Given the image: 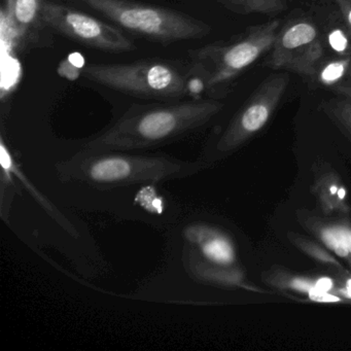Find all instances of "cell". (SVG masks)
I'll return each mask as SVG.
<instances>
[{
    "instance_id": "obj_1",
    "label": "cell",
    "mask_w": 351,
    "mask_h": 351,
    "mask_svg": "<svg viewBox=\"0 0 351 351\" xmlns=\"http://www.w3.org/2000/svg\"><path fill=\"white\" fill-rule=\"evenodd\" d=\"M223 106L215 99H196L132 108L110 128L88 141L83 151H132L167 145L206 125Z\"/></svg>"
},
{
    "instance_id": "obj_2",
    "label": "cell",
    "mask_w": 351,
    "mask_h": 351,
    "mask_svg": "<svg viewBox=\"0 0 351 351\" xmlns=\"http://www.w3.org/2000/svg\"><path fill=\"white\" fill-rule=\"evenodd\" d=\"M202 162L171 157L126 155L114 152H80L58 165L63 180L81 182L97 189L155 184L186 178L205 167Z\"/></svg>"
},
{
    "instance_id": "obj_3",
    "label": "cell",
    "mask_w": 351,
    "mask_h": 351,
    "mask_svg": "<svg viewBox=\"0 0 351 351\" xmlns=\"http://www.w3.org/2000/svg\"><path fill=\"white\" fill-rule=\"evenodd\" d=\"M280 26V20L272 19L250 26L229 42L215 43L193 52L194 65L206 73L208 91L223 93L248 67L268 55Z\"/></svg>"
},
{
    "instance_id": "obj_4",
    "label": "cell",
    "mask_w": 351,
    "mask_h": 351,
    "mask_svg": "<svg viewBox=\"0 0 351 351\" xmlns=\"http://www.w3.org/2000/svg\"><path fill=\"white\" fill-rule=\"evenodd\" d=\"M120 27L162 44L198 40L208 36L210 26L201 20L166 8L128 0H79Z\"/></svg>"
},
{
    "instance_id": "obj_5",
    "label": "cell",
    "mask_w": 351,
    "mask_h": 351,
    "mask_svg": "<svg viewBox=\"0 0 351 351\" xmlns=\"http://www.w3.org/2000/svg\"><path fill=\"white\" fill-rule=\"evenodd\" d=\"M84 77L114 91L152 99H178L188 92L189 75L169 61L147 59L132 63H91Z\"/></svg>"
},
{
    "instance_id": "obj_6",
    "label": "cell",
    "mask_w": 351,
    "mask_h": 351,
    "mask_svg": "<svg viewBox=\"0 0 351 351\" xmlns=\"http://www.w3.org/2000/svg\"><path fill=\"white\" fill-rule=\"evenodd\" d=\"M289 84V75L285 73H274L262 82L221 133L213 153L204 156L200 161L205 165L217 161L260 132L280 104Z\"/></svg>"
},
{
    "instance_id": "obj_7",
    "label": "cell",
    "mask_w": 351,
    "mask_h": 351,
    "mask_svg": "<svg viewBox=\"0 0 351 351\" xmlns=\"http://www.w3.org/2000/svg\"><path fill=\"white\" fill-rule=\"evenodd\" d=\"M326 52L318 24L311 18L299 16L280 26L265 65L309 80Z\"/></svg>"
},
{
    "instance_id": "obj_8",
    "label": "cell",
    "mask_w": 351,
    "mask_h": 351,
    "mask_svg": "<svg viewBox=\"0 0 351 351\" xmlns=\"http://www.w3.org/2000/svg\"><path fill=\"white\" fill-rule=\"evenodd\" d=\"M40 19L55 32L94 50L122 54L136 49L118 27L67 5L46 1Z\"/></svg>"
},
{
    "instance_id": "obj_9",
    "label": "cell",
    "mask_w": 351,
    "mask_h": 351,
    "mask_svg": "<svg viewBox=\"0 0 351 351\" xmlns=\"http://www.w3.org/2000/svg\"><path fill=\"white\" fill-rule=\"evenodd\" d=\"M191 243L198 247L205 262L231 268L237 262V252L231 238L221 230L208 226H193L186 232Z\"/></svg>"
},
{
    "instance_id": "obj_10",
    "label": "cell",
    "mask_w": 351,
    "mask_h": 351,
    "mask_svg": "<svg viewBox=\"0 0 351 351\" xmlns=\"http://www.w3.org/2000/svg\"><path fill=\"white\" fill-rule=\"evenodd\" d=\"M310 84L324 88L332 94H343L351 90V56H324L309 79Z\"/></svg>"
},
{
    "instance_id": "obj_11",
    "label": "cell",
    "mask_w": 351,
    "mask_h": 351,
    "mask_svg": "<svg viewBox=\"0 0 351 351\" xmlns=\"http://www.w3.org/2000/svg\"><path fill=\"white\" fill-rule=\"evenodd\" d=\"M264 280L277 289L307 295V298L324 291L337 293L339 285L337 281L328 276H297L280 270L271 271L264 277Z\"/></svg>"
},
{
    "instance_id": "obj_12",
    "label": "cell",
    "mask_w": 351,
    "mask_h": 351,
    "mask_svg": "<svg viewBox=\"0 0 351 351\" xmlns=\"http://www.w3.org/2000/svg\"><path fill=\"white\" fill-rule=\"evenodd\" d=\"M314 194L324 213H349L350 206L341 178L332 170H324L314 180Z\"/></svg>"
},
{
    "instance_id": "obj_13",
    "label": "cell",
    "mask_w": 351,
    "mask_h": 351,
    "mask_svg": "<svg viewBox=\"0 0 351 351\" xmlns=\"http://www.w3.org/2000/svg\"><path fill=\"white\" fill-rule=\"evenodd\" d=\"M0 161H1V166H3V173L7 174L8 178H11L12 176H16V178H18V180L24 184L26 190L38 201V204L42 205L43 208H44L63 229L66 230L71 235H77V230H75V227H73V223L67 221V219L63 217L62 213H59L58 209H57L48 199L45 198V197L36 190V186H34V184L28 180L25 174L20 169L19 165H18L17 162L14 159L13 155H12L10 149H8L3 141H1V145H0Z\"/></svg>"
},
{
    "instance_id": "obj_14",
    "label": "cell",
    "mask_w": 351,
    "mask_h": 351,
    "mask_svg": "<svg viewBox=\"0 0 351 351\" xmlns=\"http://www.w3.org/2000/svg\"><path fill=\"white\" fill-rule=\"evenodd\" d=\"M300 221L330 252L348 262V248L338 223H328L310 215H303Z\"/></svg>"
},
{
    "instance_id": "obj_15",
    "label": "cell",
    "mask_w": 351,
    "mask_h": 351,
    "mask_svg": "<svg viewBox=\"0 0 351 351\" xmlns=\"http://www.w3.org/2000/svg\"><path fill=\"white\" fill-rule=\"evenodd\" d=\"M46 0H8L5 5L8 22L16 34H24L40 18Z\"/></svg>"
},
{
    "instance_id": "obj_16",
    "label": "cell",
    "mask_w": 351,
    "mask_h": 351,
    "mask_svg": "<svg viewBox=\"0 0 351 351\" xmlns=\"http://www.w3.org/2000/svg\"><path fill=\"white\" fill-rule=\"evenodd\" d=\"M320 30L326 51L334 55L351 56V34L338 10L326 19Z\"/></svg>"
},
{
    "instance_id": "obj_17",
    "label": "cell",
    "mask_w": 351,
    "mask_h": 351,
    "mask_svg": "<svg viewBox=\"0 0 351 351\" xmlns=\"http://www.w3.org/2000/svg\"><path fill=\"white\" fill-rule=\"evenodd\" d=\"M227 9L241 15L262 14L276 17L287 9V0H217Z\"/></svg>"
},
{
    "instance_id": "obj_18",
    "label": "cell",
    "mask_w": 351,
    "mask_h": 351,
    "mask_svg": "<svg viewBox=\"0 0 351 351\" xmlns=\"http://www.w3.org/2000/svg\"><path fill=\"white\" fill-rule=\"evenodd\" d=\"M322 112L351 138V90L322 102Z\"/></svg>"
},
{
    "instance_id": "obj_19",
    "label": "cell",
    "mask_w": 351,
    "mask_h": 351,
    "mask_svg": "<svg viewBox=\"0 0 351 351\" xmlns=\"http://www.w3.org/2000/svg\"><path fill=\"white\" fill-rule=\"evenodd\" d=\"M289 239L291 240V243H293V245L297 246L304 254H308L310 258H313L316 262L332 267L339 272H345L343 265L330 254V250H326L320 244L315 243V242L311 241L307 238L302 237V236L295 233H289Z\"/></svg>"
},
{
    "instance_id": "obj_20",
    "label": "cell",
    "mask_w": 351,
    "mask_h": 351,
    "mask_svg": "<svg viewBox=\"0 0 351 351\" xmlns=\"http://www.w3.org/2000/svg\"><path fill=\"white\" fill-rule=\"evenodd\" d=\"M338 283L337 295H340L346 301H351V275H349L346 271L340 272V279H339Z\"/></svg>"
},
{
    "instance_id": "obj_21",
    "label": "cell",
    "mask_w": 351,
    "mask_h": 351,
    "mask_svg": "<svg viewBox=\"0 0 351 351\" xmlns=\"http://www.w3.org/2000/svg\"><path fill=\"white\" fill-rule=\"evenodd\" d=\"M332 1L336 5L345 26L351 34V0H332Z\"/></svg>"
},
{
    "instance_id": "obj_22",
    "label": "cell",
    "mask_w": 351,
    "mask_h": 351,
    "mask_svg": "<svg viewBox=\"0 0 351 351\" xmlns=\"http://www.w3.org/2000/svg\"><path fill=\"white\" fill-rule=\"evenodd\" d=\"M339 228L342 232L343 237L345 239L347 248L349 252L348 263L351 265V226L348 223H338Z\"/></svg>"
}]
</instances>
